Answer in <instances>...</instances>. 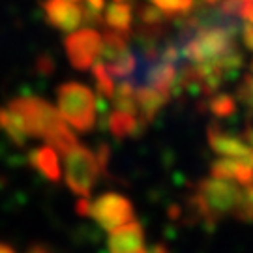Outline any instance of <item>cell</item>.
Returning <instances> with one entry per match:
<instances>
[{
  "label": "cell",
  "mask_w": 253,
  "mask_h": 253,
  "mask_svg": "<svg viewBox=\"0 0 253 253\" xmlns=\"http://www.w3.org/2000/svg\"><path fill=\"white\" fill-rule=\"evenodd\" d=\"M6 107L19 117L23 129L30 139H43L54 131V127L62 122L58 111L43 98L38 96H19L8 101Z\"/></svg>",
  "instance_id": "5b68a950"
},
{
  "label": "cell",
  "mask_w": 253,
  "mask_h": 253,
  "mask_svg": "<svg viewBox=\"0 0 253 253\" xmlns=\"http://www.w3.org/2000/svg\"><path fill=\"white\" fill-rule=\"evenodd\" d=\"M207 109L214 118H231L238 111V101L231 94H212L207 101Z\"/></svg>",
  "instance_id": "d6986e66"
},
{
  "label": "cell",
  "mask_w": 253,
  "mask_h": 253,
  "mask_svg": "<svg viewBox=\"0 0 253 253\" xmlns=\"http://www.w3.org/2000/svg\"><path fill=\"white\" fill-rule=\"evenodd\" d=\"M58 115L68 126L79 133H88L96 126V96L94 92L77 81L62 83L56 90Z\"/></svg>",
  "instance_id": "7a4b0ae2"
},
{
  "label": "cell",
  "mask_w": 253,
  "mask_h": 253,
  "mask_svg": "<svg viewBox=\"0 0 253 253\" xmlns=\"http://www.w3.org/2000/svg\"><path fill=\"white\" fill-rule=\"evenodd\" d=\"M103 23L109 27V30H115L118 34L129 38L131 23H133V9L129 4H124V2H113L105 9Z\"/></svg>",
  "instance_id": "5bb4252c"
},
{
  "label": "cell",
  "mask_w": 253,
  "mask_h": 253,
  "mask_svg": "<svg viewBox=\"0 0 253 253\" xmlns=\"http://www.w3.org/2000/svg\"><path fill=\"white\" fill-rule=\"evenodd\" d=\"M146 253H148V250H146Z\"/></svg>",
  "instance_id": "e575fe53"
},
{
  "label": "cell",
  "mask_w": 253,
  "mask_h": 253,
  "mask_svg": "<svg viewBox=\"0 0 253 253\" xmlns=\"http://www.w3.org/2000/svg\"><path fill=\"white\" fill-rule=\"evenodd\" d=\"M236 36L223 27H199L191 34L180 36V56L190 64L216 60L235 47Z\"/></svg>",
  "instance_id": "3957f363"
},
{
  "label": "cell",
  "mask_w": 253,
  "mask_h": 253,
  "mask_svg": "<svg viewBox=\"0 0 253 253\" xmlns=\"http://www.w3.org/2000/svg\"><path fill=\"white\" fill-rule=\"evenodd\" d=\"M115 2H126V0H115Z\"/></svg>",
  "instance_id": "d6a6232c"
},
{
  "label": "cell",
  "mask_w": 253,
  "mask_h": 253,
  "mask_svg": "<svg viewBox=\"0 0 253 253\" xmlns=\"http://www.w3.org/2000/svg\"><path fill=\"white\" fill-rule=\"evenodd\" d=\"M27 253H51V250L45 244H34L28 248Z\"/></svg>",
  "instance_id": "f1b7e54d"
},
{
  "label": "cell",
  "mask_w": 253,
  "mask_h": 253,
  "mask_svg": "<svg viewBox=\"0 0 253 253\" xmlns=\"http://www.w3.org/2000/svg\"><path fill=\"white\" fill-rule=\"evenodd\" d=\"M242 40H244V45L253 51V23H246L244 25V28H242Z\"/></svg>",
  "instance_id": "484cf974"
},
{
  "label": "cell",
  "mask_w": 253,
  "mask_h": 253,
  "mask_svg": "<svg viewBox=\"0 0 253 253\" xmlns=\"http://www.w3.org/2000/svg\"><path fill=\"white\" fill-rule=\"evenodd\" d=\"M109 129L117 139H127V137H133L135 133H139L143 129V126H141V122L135 115L115 111L109 117Z\"/></svg>",
  "instance_id": "9a60e30c"
},
{
  "label": "cell",
  "mask_w": 253,
  "mask_h": 253,
  "mask_svg": "<svg viewBox=\"0 0 253 253\" xmlns=\"http://www.w3.org/2000/svg\"><path fill=\"white\" fill-rule=\"evenodd\" d=\"M238 17H242L246 23H253V0H252V2H246V4H242Z\"/></svg>",
  "instance_id": "4316f807"
},
{
  "label": "cell",
  "mask_w": 253,
  "mask_h": 253,
  "mask_svg": "<svg viewBox=\"0 0 253 253\" xmlns=\"http://www.w3.org/2000/svg\"><path fill=\"white\" fill-rule=\"evenodd\" d=\"M137 19H139V23L143 27H162L163 21L167 17L156 6H141L139 13H137Z\"/></svg>",
  "instance_id": "d4e9b609"
},
{
  "label": "cell",
  "mask_w": 253,
  "mask_h": 253,
  "mask_svg": "<svg viewBox=\"0 0 253 253\" xmlns=\"http://www.w3.org/2000/svg\"><path fill=\"white\" fill-rule=\"evenodd\" d=\"M210 176L233 180L240 186H250V184H253V167H250L246 160L217 158L210 165Z\"/></svg>",
  "instance_id": "8fae6325"
},
{
  "label": "cell",
  "mask_w": 253,
  "mask_h": 253,
  "mask_svg": "<svg viewBox=\"0 0 253 253\" xmlns=\"http://www.w3.org/2000/svg\"><path fill=\"white\" fill-rule=\"evenodd\" d=\"M92 77L96 81L98 92L105 98H113V92H115V79L111 77L105 70V64L103 62H94L92 64Z\"/></svg>",
  "instance_id": "7402d4cb"
},
{
  "label": "cell",
  "mask_w": 253,
  "mask_h": 253,
  "mask_svg": "<svg viewBox=\"0 0 253 253\" xmlns=\"http://www.w3.org/2000/svg\"><path fill=\"white\" fill-rule=\"evenodd\" d=\"M40 64H42V68H43V70H45L47 73L53 72L54 64H53V60H51L49 56H42V58H40Z\"/></svg>",
  "instance_id": "f546056e"
},
{
  "label": "cell",
  "mask_w": 253,
  "mask_h": 253,
  "mask_svg": "<svg viewBox=\"0 0 253 253\" xmlns=\"http://www.w3.org/2000/svg\"><path fill=\"white\" fill-rule=\"evenodd\" d=\"M207 141L210 148L221 158H235L246 160L250 167H253V150L246 145L240 137L231 135L229 131L221 129L217 124H210L207 127Z\"/></svg>",
  "instance_id": "ba28073f"
},
{
  "label": "cell",
  "mask_w": 253,
  "mask_h": 253,
  "mask_svg": "<svg viewBox=\"0 0 253 253\" xmlns=\"http://www.w3.org/2000/svg\"><path fill=\"white\" fill-rule=\"evenodd\" d=\"M45 145H49L51 148H54L56 152L66 154L68 150H72L73 146L79 145L77 141V135L72 131V127L68 126L66 122H60L58 126L54 127V131L45 139Z\"/></svg>",
  "instance_id": "ac0fdd59"
},
{
  "label": "cell",
  "mask_w": 253,
  "mask_h": 253,
  "mask_svg": "<svg viewBox=\"0 0 253 253\" xmlns=\"http://www.w3.org/2000/svg\"><path fill=\"white\" fill-rule=\"evenodd\" d=\"M240 195V184L207 176L193 186V191L188 197V207L199 223H205V227H216L221 219L233 216Z\"/></svg>",
  "instance_id": "6da1fadb"
},
{
  "label": "cell",
  "mask_w": 253,
  "mask_h": 253,
  "mask_svg": "<svg viewBox=\"0 0 253 253\" xmlns=\"http://www.w3.org/2000/svg\"><path fill=\"white\" fill-rule=\"evenodd\" d=\"M109 253H146L145 231L141 223L133 219L120 229L113 231L107 242Z\"/></svg>",
  "instance_id": "30bf717a"
},
{
  "label": "cell",
  "mask_w": 253,
  "mask_h": 253,
  "mask_svg": "<svg viewBox=\"0 0 253 253\" xmlns=\"http://www.w3.org/2000/svg\"><path fill=\"white\" fill-rule=\"evenodd\" d=\"M86 216L92 217L103 231L113 233L122 225L133 221L135 212H133L131 201L124 197L122 193L105 191V193L98 195L96 199H88Z\"/></svg>",
  "instance_id": "8992f818"
},
{
  "label": "cell",
  "mask_w": 253,
  "mask_h": 253,
  "mask_svg": "<svg viewBox=\"0 0 253 253\" xmlns=\"http://www.w3.org/2000/svg\"><path fill=\"white\" fill-rule=\"evenodd\" d=\"M236 101L242 103L248 111L250 122L253 120V73H248L236 88Z\"/></svg>",
  "instance_id": "603a6c76"
},
{
  "label": "cell",
  "mask_w": 253,
  "mask_h": 253,
  "mask_svg": "<svg viewBox=\"0 0 253 253\" xmlns=\"http://www.w3.org/2000/svg\"><path fill=\"white\" fill-rule=\"evenodd\" d=\"M127 36H122V34H118L115 30H105L103 34H101V56H103V60L101 62L107 64V62H113L117 56H120L122 53H126L129 45H127Z\"/></svg>",
  "instance_id": "2e32d148"
},
{
  "label": "cell",
  "mask_w": 253,
  "mask_h": 253,
  "mask_svg": "<svg viewBox=\"0 0 253 253\" xmlns=\"http://www.w3.org/2000/svg\"><path fill=\"white\" fill-rule=\"evenodd\" d=\"M70 2H77V0H70Z\"/></svg>",
  "instance_id": "836d02e7"
},
{
  "label": "cell",
  "mask_w": 253,
  "mask_h": 253,
  "mask_svg": "<svg viewBox=\"0 0 253 253\" xmlns=\"http://www.w3.org/2000/svg\"><path fill=\"white\" fill-rule=\"evenodd\" d=\"M28 163L34 167L42 176H45L49 182H60L62 178V169H60V160L58 152L49 145H42L30 150L28 154Z\"/></svg>",
  "instance_id": "4fadbf2b"
},
{
  "label": "cell",
  "mask_w": 253,
  "mask_h": 253,
  "mask_svg": "<svg viewBox=\"0 0 253 253\" xmlns=\"http://www.w3.org/2000/svg\"><path fill=\"white\" fill-rule=\"evenodd\" d=\"M0 129L9 137V141L13 145L23 146L28 141V137L25 133V129H23V124H21L19 117L13 111H9L8 107H0Z\"/></svg>",
  "instance_id": "e0dca14e"
},
{
  "label": "cell",
  "mask_w": 253,
  "mask_h": 253,
  "mask_svg": "<svg viewBox=\"0 0 253 253\" xmlns=\"http://www.w3.org/2000/svg\"><path fill=\"white\" fill-rule=\"evenodd\" d=\"M47 21L62 32H75L83 23V11L70 0H45L43 2Z\"/></svg>",
  "instance_id": "9c48e42d"
},
{
  "label": "cell",
  "mask_w": 253,
  "mask_h": 253,
  "mask_svg": "<svg viewBox=\"0 0 253 253\" xmlns=\"http://www.w3.org/2000/svg\"><path fill=\"white\" fill-rule=\"evenodd\" d=\"M169 101V96H165L162 92L154 90L150 86H137L135 88V103H137V118L141 122V126L146 127L154 118L158 117V113L162 111Z\"/></svg>",
  "instance_id": "7c38bea8"
},
{
  "label": "cell",
  "mask_w": 253,
  "mask_h": 253,
  "mask_svg": "<svg viewBox=\"0 0 253 253\" xmlns=\"http://www.w3.org/2000/svg\"><path fill=\"white\" fill-rule=\"evenodd\" d=\"M233 217L242 223H253V184L242 186V195L233 212Z\"/></svg>",
  "instance_id": "ffe728a7"
},
{
  "label": "cell",
  "mask_w": 253,
  "mask_h": 253,
  "mask_svg": "<svg viewBox=\"0 0 253 253\" xmlns=\"http://www.w3.org/2000/svg\"><path fill=\"white\" fill-rule=\"evenodd\" d=\"M105 8V0H84L83 11V23H86L88 28L101 23V11Z\"/></svg>",
  "instance_id": "cb8c5ba5"
},
{
  "label": "cell",
  "mask_w": 253,
  "mask_h": 253,
  "mask_svg": "<svg viewBox=\"0 0 253 253\" xmlns=\"http://www.w3.org/2000/svg\"><path fill=\"white\" fill-rule=\"evenodd\" d=\"M64 49L68 60L75 70H90L92 64L96 62V58L101 53V34L94 28L70 32V36L64 40Z\"/></svg>",
  "instance_id": "52a82bcc"
},
{
  "label": "cell",
  "mask_w": 253,
  "mask_h": 253,
  "mask_svg": "<svg viewBox=\"0 0 253 253\" xmlns=\"http://www.w3.org/2000/svg\"><path fill=\"white\" fill-rule=\"evenodd\" d=\"M0 253H15V250H13L11 246L2 244V242H0Z\"/></svg>",
  "instance_id": "4dcf8cb0"
},
{
  "label": "cell",
  "mask_w": 253,
  "mask_h": 253,
  "mask_svg": "<svg viewBox=\"0 0 253 253\" xmlns=\"http://www.w3.org/2000/svg\"><path fill=\"white\" fill-rule=\"evenodd\" d=\"M240 139H242L246 145L253 150V124H252V122H248V124H246V127H244V131H242V135H240Z\"/></svg>",
  "instance_id": "83f0119b"
},
{
  "label": "cell",
  "mask_w": 253,
  "mask_h": 253,
  "mask_svg": "<svg viewBox=\"0 0 253 253\" xmlns=\"http://www.w3.org/2000/svg\"><path fill=\"white\" fill-rule=\"evenodd\" d=\"M205 2H208V4H216V2H219V0H205Z\"/></svg>",
  "instance_id": "1f68e13d"
},
{
  "label": "cell",
  "mask_w": 253,
  "mask_h": 253,
  "mask_svg": "<svg viewBox=\"0 0 253 253\" xmlns=\"http://www.w3.org/2000/svg\"><path fill=\"white\" fill-rule=\"evenodd\" d=\"M98 154L83 145L73 146L64 154V178L66 186L77 197H90L94 186L98 184L101 174H105Z\"/></svg>",
  "instance_id": "277c9868"
},
{
  "label": "cell",
  "mask_w": 253,
  "mask_h": 253,
  "mask_svg": "<svg viewBox=\"0 0 253 253\" xmlns=\"http://www.w3.org/2000/svg\"><path fill=\"white\" fill-rule=\"evenodd\" d=\"M152 6L162 11L165 17H174V15H188L193 9V0H150Z\"/></svg>",
  "instance_id": "44dd1931"
}]
</instances>
